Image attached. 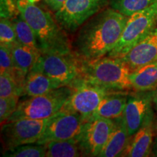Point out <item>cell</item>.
I'll use <instances>...</instances> for the list:
<instances>
[{
	"label": "cell",
	"instance_id": "cell-18",
	"mask_svg": "<svg viewBox=\"0 0 157 157\" xmlns=\"http://www.w3.org/2000/svg\"><path fill=\"white\" fill-rule=\"evenodd\" d=\"M130 80L135 91L154 90L157 87V60L132 71Z\"/></svg>",
	"mask_w": 157,
	"mask_h": 157
},
{
	"label": "cell",
	"instance_id": "cell-2",
	"mask_svg": "<svg viewBox=\"0 0 157 157\" xmlns=\"http://www.w3.org/2000/svg\"><path fill=\"white\" fill-rule=\"evenodd\" d=\"M17 6L20 14L36 34L40 52H73L66 31L50 13L36 5V0H17Z\"/></svg>",
	"mask_w": 157,
	"mask_h": 157
},
{
	"label": "cell",
	"instance_id": "cell-3",
	"mask_svg": "<svg viewBox=\"0 0 157 157\" xmlns=\"http://www.w3.org/2000/svg\"><path fill=\"white\" fill-rule=\"evenodd\" d=\"M132 72L121 58L107 56L94 60H80V76L91 83L109 90H132Z\"/></svg>",
	"mask_w": 157,
	"mask_h": 157
},
{
	"label": "cell",
	"instance_id": "cell-33",
	"mask_svg": "<svg viewBox=\"0 0 157 157\" xmlns=\"http://www.w3.org/2000/svg\"><path fill=\"white\" fill-rule=\"evenodd\" d=\"M156 131H157V129H156Z\"/></svg>",
	"mask_w": 157,
	"mask_h": 157
},
{
	"label": "cell",
	"instance_id": "cell-15",
	"mask_svg": "<svg viewBox=\"0 0 157 157\" xmlns=\"http://www.w3.org/2000/svg\"><path fill=\"white\" fill-rule=\"evenodd\" d=\"M114 128L106 144L100 153V157H116L121 156L129 140L126 124L123 116L113 119Z\"/></svg>",
	"mask_w": 157,
	"mask_h": 157
},
{
	"label": "cell",
	"instance_id": "cell-14",
	"mask_svg": "<svg viewBox=\"0 0 157 157\" xmlns=\"http://www.w3.org/2000/svg\"><path fill=\"white\" fill-rule=\"evenodd\" d=\"M132 71L157 60V28L121 57Z\"/></svg>",
	"mask_w": 157,
	"mask_h": 157
},
{
	"label": "cell",
	"instance_id": "cell-7",
	"mask_svg": "<svg viewBox=\"0 0 157 157\" xmlns=\"http://www.w3.org/2000/svg\"><path fill=\"white\" fill-rule=\"evenodd\" d=\"M31 71L41 72L68 86L80 76V60L74 52H40Z\"/></svg>",
	"mask_w": 157,
	"mask_h": 157
},
{
	"label": "cell",
	"instance_id": "cell-17",
	"mask_svg": "<svg viewBox=\"0 0 157 157\" xmlns=\"http://www.w3.org/2000/svg\"><path fill=\"white\" fill-rule=\"evenodd\" d=\"M65 86L58 80L35 71H30L25 76L24 82V95L29 97L41 95L51 90Z\"/></svg>",
	"mask_w": 157,
	"mask_h": 157
},
{
	"label": "cell",
	"instance_id": "cell-31",
	"mask_svg": "<svg viewBox=\"0 0 157 157\" xmlns=\"http://www.w3.org/2000/svg\"><path fill=\"white\" fill-rule=\"evenodd\" d=\"M153 152H154V156H157V137L155 140L154 146H153Z\"/></svg>",
	"mask_w": 157,
	"mask_h": 157
},
{
	"label": "cell",
	"instance_id": "cell-6",
	"mask_svg": "<svg viewBox=\"0 0 157 157\" xmlns=\"http://www.w3.org/2000/svg\"><path fill=\"white\" fill-rule=\"evenodd\" d=\"M68 86L72 89L71 95L61 110L79 113L84 119L93 115L104 98L117 91L91 83L81 76Z\"/></svg>",
	"mask_w": 157,
	"mask_h": 157
},
{
	"label": "cell",
	"instance_id": "cell-9",
	"mask_svg": "<svg viewBox=\"0 0 157 157\" xmlns=\"http://www.w3.org/2000/svg\"><path fill=\"white\" fill-rule=\"evenodd\" d=\"M48 120L49 118L21 119L2 124L1 135L5 150L21 145L36 143L44 132Z\"/></svg>",
	"mask_w": 157,
	"mask_h": 157
},
{
	"label": "cell",
	"instance_id": "cell-29",
	"mask_svg": "<svg viewBox=\"0 0 157 157\" xmlns=\"http://www.w3.org/2000/svg\"><path fill=\"white\" fill-rule=\"evenodd\" d=\"M42 1L55 13L61 8L66 0H42Z\"/></svg>",
	"mask_w": 157,
	"mask_h": 157
},
{
	"label": "cell",
	"instance_id": "cell-11",
	"mask_svg": "<svg viewBox=\"0 0 157 157\" xmlns=\"http://www.w3.org/2000/svg\"><path fill=\"white\" fill-rule=\"evenodd\" d=\"M84 121V117L79 113L60 110L49 118L44 132L36 143L44 145L52 141L76 138Z\"/></svg>",
	"mask_w": 157,
	"mask_h": 157
},
{
	"label": "cell",
	"instance_id": "cell-26",
	"mask_svg": "<svg viewBox=\"0 0 157 157\" xmlns=\"http://www.w3.org/2000/svg\"><path fill=\"white\" fill-rule=\"evenodd\" d=\"M18 96L0 98V121L2 124L12 117L19 103Z\"/></svg>",
	"mask_w": 157,
	"mask_h": 157
},
{
	"label": "cell",
	"instance_id": "cell-5",
	"mask_svg": "<svg viewBox=\"0 0 157 157\" xmlns=\"http://www.w3.org/2000/svg\"><path fill=\"white\" fill-rule=\"evenodd\" d=\"M157 28V1L129 17L119 42L107 56L121 58Z\"/></svg>",
	"mask_w": 157,
	"mask_h": 157
},
{
	"label": "cell",
	"instance_id": "cell-23",
	"mask_svg": "<svg viewBox=\"0 0 157 157\" xmlns=\"http://www.w3.org/2000/svg\"><path fill=\"white\" fill-rule=\"evenodd\" d=\"M157 0H109L110 7L126 15L131 16L135 13L146 9Z\"/></svg>",
	"mask_w": 157,
	"mask_h": 157
},
{
	"label": "cell",
	"instance_id": "cell-8",
	"mask_svg": "<svg viewBox=\"0 0 157 157\" xmlns=\"http://www.w3.org/2000/svg\"><path fill=\"white\" fill-rule=\"evenodd\" d=\"M108 5L109 0H66L55 18L66 33L73 34Z\"/></svg>",
	"mask_w": 157,
	"mask_h": 157
},
{
	"label": "cell",
	"instance_id": "cell-27",
	"mask_svg": "<svg viewBox=\"0 0 157 157\" xmlns=\"http://www.w3.org/2000/svg\"><path fill=\"white\" fill-rule=\"evenodd\" d=\"M0 68L1 74L8 73L15 76H20L15 70L12 48L4 44H0Z\"/></svg>",
	"mask_w": 157,
	"mask_h": 157
},
{
	"label": "cell",
	"instance_id": "cell-19",
	"mask_svg": "<svg viewBox=\"0 0 157 157\" xmlns=\"http://www.w3.org/2000/svg\"><path fill=\"white\" fill-rule=\"evenodd\" d=\"M39 54L40 52H37L20 43H16L12 48V56L15 71L25 78V76L34 66Z\"/></svg>",
	"mask_w": 157,
	"mask_h": 157
},
{
	"label": "cell",
	"instance_id": "cell-1",
	"mask_svg": "<svg viewBox=\"0 0 157 157\" xmlns=\"http://www.w3.org/2000/svg\"><path fill=\"white\" fill-rule=\"evenodd\" d=\"M128 18L111 7L102 10L78 29L73 52L80 60L105 56L119 42Z\"/></svg>",
	"mask_w": 157,
	"mask_h": 157
},
{
	"label": "cell",
	"instance_id": "cell-24",
	"mask_svg": "<svg viewBox=\"0 0 157 157\" xmlns=\"http://www.w3.org/2000/svg\"><path fill=\"white\" fill-rule=\"evenodd\" d=\"M5 157H44L46 156L45 145L37 143L21 145L14 148L6 149L3 153Z\"/></svg>",
	"mask_w": 157,
	"mask_h": 157
},
{
	"label": "cell",
	"instance_id": "cell-30",
	"mask_svg": "<svg viewBox=\"0 0 157 157\" xmlns=\"http://www.w3.org/2000/svg\"><path fill=\"white\" fill-rule=\"evenodd\" d=\"M153 103H154L155 107H156V110L157 111V87L154 90V98H153Z\"/></svg>",
	"mask_w": 157,
	"mask_h": 157
},
{
	"label": "cell",
	"instance_id": "cell-13",
	"mask_svg": "<svg viewBox=\"0 0 157 157\" xmlns=\"http://www.w3.org/2000/svg\"><path fill=\"white\" fill-rule=\"evenodd\" d=\"M154 113H149L143 125L132 137L121 156L146 157L150 156L154 135Z\"/></svg>",
	"mask_w": 157,
	"mask_h": 157
},
{
	"label": "cell",
	"instance_id": "cell-10",
	"mask_svg": "<svg viewBox=\"0 0 157 157\" xmlns=\"http://www.w3.org/2000/svg\"><path fill=\"white\" fill-rule=\"evenodd\" d=\"M114 128V120L101 117L85 119L77 136L83 156H98Z\"/></svg>",
	"mask_w": 157,
	"mask_h": 157
},
{
	"label": "cell",
	"instance_id": "cell-21",
	"mask_svg": "<svg viewBox=\"0 0 157 157\" xmlns=\"http://www.w3.org/2000/svg\"><path fill=\"white\" fill-rule=\"evenodd\" d=\"M16 34L17 43L29 47L33 50L40 52L36 36L29 23L19 14L11 19Z\"/></svg>",
	"mask_w": 157,
	"mask_h": 157
},
{
	"label": "cell",
	"instance_id": "cell-25",
	"mask_svg": "<svg viewBox=\"0 0 157 157\" xmlns=\"http://www.w3.org/2000/svg\"><path fill=\"white\" fill-rule=\"evenodd\" d=\"M0 42L12 48L17 43L16 34L10 19L1 18L0 21Z\"/></svg>",
	"mask_w": 157,
	"mask_h": 157
},
{
	"label": "cell",
	"instance_id": "cell-4",
	"mask_svg": "<svg viewBox=\"0 0 157 157\" xmlns=\"http://www.w3.org/2000/svg\"><path fill=\"white\" fill-rule=\"evenodd\" d=\"M71 93V87L63 86L48 93L30 97L19 102L14 113L7 121L21 119H48L63 109Z\"/></svg>",
	"mask_w": 157,
	"mask_h": 157
},
{
	"label": "cell",
	"instance_id": "cell-32",
	"mask_svg": "<svg viewBox=\"0 0 157 157\" xmlns=\"http://www.w3.org/2000/svg\"><path fill=\"white\" fill-rule=\"evenodd\" d=\"M15 1H16V2H17V0H15Z\"/></svg>",
	"mask_w": 157,
	"mask_h": 157
},
{
	"label": "cell",
	"instance_id": "cell-12",
	"mask_svg": "<svg viewBox=\"0 0 157 157\" xmlns=\"http://www.w3.org/2000/svg\"><path fill=\"white\" fill-rule=\"evenodd\" d=\"M154 90L135 91L129 94L123 118L126 124L128 135L132 137L140 128L149 113L152 111Z\"/></svg>",
	"mask_w": 157,
	"mask_h": 157
},
{
	"label": "cell",
	"instance_id": "cell-22",
	"mask_svg": "<svg viewBox=\"0 0 157 157\" xmlns=\"http://www.w3.org/2000/svg\"><path fill=\"white\" fill-rule=\"evenodd\" d=\"M25 80L8 73H3L0 75V96L7 98L11 96L24 95Z\"/></svg>",
	"mask_w": 157,
	"mask_h": 157
},
{
	"label": "cell",
	"instance_id": "cell-20",
	"mask_svg": "<svg viewBox=\"0 0 157 157\" xmlns=\"http://www.w3.org/2000/svg\"><path fill=\"white\" fill-rule=\"evenodd\" d=\"M48 157H77L83 156V153L77 138L52 141L44 144Z\"/></svg>",
	"mask_w": 157,
	"mask_h": 157
},
{
	"label": "cell",
	"instance_id": "cell-28",
	"mask_svg": "<svg viewBox=\"0 0 157 157\" xmlns=\"http://www.w3.org/2000/svg\"><path fill=\"white\" fill-rule=\"evenodd\" d=\"M1 18L12 19L19 14L17 2L15 0H1Z\"/></svg>",
	"mask_w": 157,
	"mask_h": 157
},
{
	"label": "cell",
	"instance_id": "cell-16",
	"mask_svg": "<svg viewBox=\"0 0 157 157\" xmlns=\"http://www.w3.org/2000/svg\"><path fill=\"white\" fill-rule=\"evenodd\" d=\"M129 93L127 91L117 90L103 99L97 109L90 117H101L113 119L123 114Z\"/></svg>",
	"mask_w": 157,
	"mask_h": 157
}]
</instances>
